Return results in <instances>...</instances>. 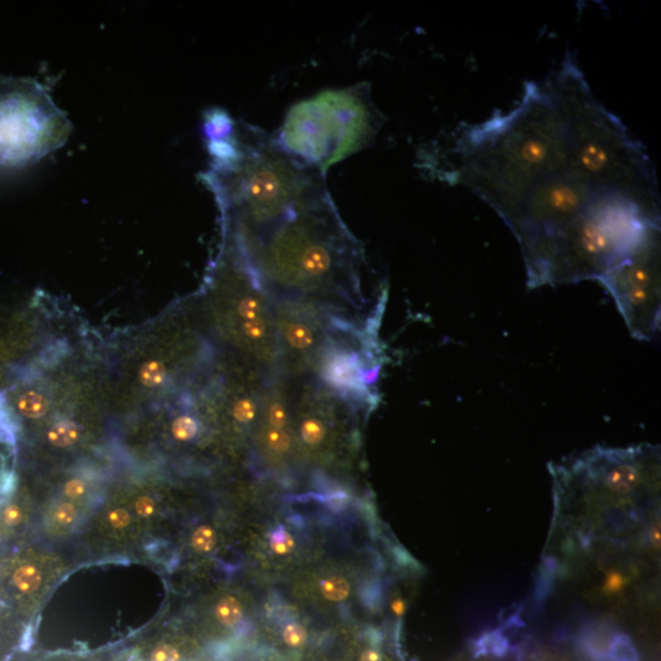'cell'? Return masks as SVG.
<instances>
[{
  "mask_svg": "<svg viewBox=\"0 0 661 661\" xmlns=\"http://www.w3.org/2000/svg\"><path fill=\"white\" fill-rule=\"evenodd\" d=\"M455 143V179L513 233L531 288L545 286L555 260L585 226L660 215L645 150L598 102L570 57L527 84L517 107L462 130Z\"/></svg>",
  "mask_w": 661,
  "mask_h": 661,
  "instance_id": "obj_1",
  "label": "cell"
},
{
  "mask_svg": "<svg viewBox=\"0 0 661 661\" xmlns=\"http://www.w3.org/2000/svg\"><path fill=\"white\" fill-rule=\"evenodd\" d=\"M239 257L272 299L321 305L362 318V250L342 222L325 174L268 148L234 179Z\"/></svg>",
  "mask_w": 661,
  "mask_h": 661,
  "instance_id": "obj_2",
  "label": "cell"
},
{
  "mask_svg": "<svg viewBox=\"0 0 661 661\" xmlns=\"http://www.w3.org/2000/svg\"><path fill=\"white\" fill-rule=\"evenodd\" d=\"M380 126L369 86L357 85L327 89L295 103L274 140L296 161L325 174L372 143Z\"/></svg>",
  "mask_w": 661,
  "mask_h": 661,
  "instance_id": "obj_3",
  "label": "cell"
},
{
  "mask_svg": "<svg viewBox=\"0 0 661 661\" xmlns=\"http://www.w3.org/2000/svg\"><path fill=\"white\" fill-rule=\"evenodd\" d=\"M211 313L238 357L266 372L279 367V347L271 295L239 257L212 289Z\"/></svg>",
  "mask_w": 661,
  "mask_h": 661,
  "instance_id": "obj_4",
  "label": "cell"
},
{
  "mask_svg": "<svg viewBox=\"0 0 661 661\" xmlns=\"http://www.w3.org/2000/svg\"><path fill=\"white\" fill-rule=\"evenodd\" d=\"M72 126L36 81H0V162L38 161L67 143Z\"/></svg>",
  "mask_w": 661,
  "mask_h": 661,
  "instance_id": "obj_5",
  "label": "cell"
},
{
  "mask_svg": "<svg viewBox=\"0 0 661 661\" xmlns=\"http://www.w3.org/2000/svg\"><path fill=\"white\" fill-rule=\"evenodd\" d=\"M660 230H657L599 279L635 340H654L660 327Z\"/></svg>",
  "mask_w": 661,
  "mask_h": 661,
  "instance_id": "obj_6",
  "label": "cell"
},
{
  "mask_svg": "<svg viewBox=\"0 0 661 661\" xmlns=\"http://www.w3.org/2000/svg\"><path fill=\"white\" fill-rule=\"evenodd\" d=\"M216 618L221 625L226 627H234L242 621L244 616V608L239 599L227 595L219 600L215 609Z\"/></svg>",
  "mask_w": 661,
  "mask_h": 661,
  "instance_id": "obj_7",
  "label": "cell"
},
{
  "mask_svg": "<svg viewBox=\"0 0 661 661\" xmlns=\"http://www.w3.org/2000/svg\"><path fill=\"white\" fill-rule=\"evenodd\" d=\"M13 584L25 594L35 593L42 584V573L35 565H23L13 573Z\"/></svg>",
  "mask_w": 661,
  "mask_h": 661,
  "instance_id": "obj_8",
  "label": "cell"
},
{
  "mask_svg": "<svg viewBox=\"0 0 661 661\" xmlns=\"http://www.w3.org/2000/svg\"><path fill=\"white\" fill-rule=\"evenodd\" d=\"M320 591L330 601H343L350 595V584L343 577H326L320 582Z\"/></svg>",
  "mask_w": 661,
  "mask_h": 661,
  "instance_id": "obj_9",
  "label": "cell"
},
{
  "mask_svg": "<svg viewBox=\"0 0 661 661\" xmlns=\"http://www.w3.org/2000/svg\"><path fill=\"white\" fill-rule=\"evenodd\" d=\"M216 543H217V535H216L215 529L210 526H201L197 528L195 532L192 533L191 544L192 549L200 554L210 552L215 549Z\"/></svg>",
  "mask_w": 661,
  "mask_h": 661,
  "instance_id": "obj_10",
  "label": "cell"
},
{
  "mask_svg": "<svg viewBox=\"0 0 661 661\" xmlns=\"http://www.w3.org/2000/svg\"><path fill=\"white\" fill-rule=\"evenodd\" d=\"M77 438H79V430L75 425L70 424V423L55 425L48 433V440L50 443L59 447L69 446L75 443Z\"/></svg>",
  "mask_w": 661,
  "mask_h": 661,
  "instance_id": "obj_11",
  "label": "cell"
},
{
  "mask_svg": "<svg viewBox=\"0 0 661 661\" xmlns=\"http://www.w3.org/2000/svg\"><path fill=\"white\" fill-rule=\"evenodd\" d=\"M294 548V538L284 528L278 527L272 531L270 535V549L272 550L273 554L286 556L291 554Z\"/></svg>",
  "mask_w": 661,
  "mask_h": 661,
  "instance_id": "obj_12",
  "label": "cell"
},
{
  "mask_svg": "<svg viewBox=\"0 0 661 661\" xmlns=\"http://www.w3.org/2000/svg\"><path fill=\"white\" fill-rule=\"evenodd\" d=\"M199 431L196 420L191 416H179L172 424V435L180 443H188L196 436Z\"/></svg>",
  "mask_w": 661,
  "mask_h": 661,
  "instance_id": "obj_13",
  "label": "cell"
},
{
  "mask_svg": "<svg viewBox=\"0 0 661 661\" xmlns=\"http://www.w3.org/2000/svg\"><path fill=\"white\" fill-rule=\"evenodd\" d=\"M284 643L291 648H301L308 640V632L300 623H289L282 633Z\"/></svg>",
  "mask_w": 661,
  "mask_h": 661,
  "instance_id": "obj_14",
  "label": "cell"
},
{
  "mask_svg": "<svg viewBox=\"0 0 661 661\" xmlns=\"http://www.w3.org/2000/svg\"><path fill=\"white\" fill-rule=\"evenodd\" d=\"M77 516V509L72 502H63L57 506L53 511V521L60 527H69L74 523Z\"/></svg>",
  "mask_w": 661,
  "mask_h": 661,
  "instance_id": "obj_15",
  "label": "cell"
},
{
  "mask_svg": "<svg viewBox=\"0 0 661 661\" xmlns=\"http://www.w3.org/2000/svg\"><path fill=\"white\" fill-rule=\"evenodd\" d=\"M151 661H180V652L170 644H162L153 650Z\"/></svg>",
  "mask_w": 661,
  "mask_h": 661,
  "instance_id": "obj_16",
  "label": "cell"
},
{
  "mask_svg": "<svg viewBox=\"0 0 661 661\" xmlns=\"http://www.w3.org/2000/svg\"><path fill=\"white\" fill-rule=\"evenodd\" d=\"M135 512L143 518H151L156 512V502L150 496H140L134 504Z\"/></svg>",
  "mask_w": 661,
  "mask_h": 661,
  "instance_id": "obj_17",
  "label": "cell"
},
{
  "mask_svg": "<svg viewBox=\"0 0 661 661\" xmlns=\"http://www.w3.org/2000/svg\"><path fill=\"white\" fill-rule=\"evenodd\" d=\"M108 522L114 529H126L131 523V516L126 509H114L108 514Z\"/></svg>",
  "mask_w": 661,
  "mask_h": 661,
  "instance_id": "obj_18",
  "label": "cell"
},
{
  "mask_svg": "<svg viewBox=\"0 0 661 661\" xmlns=\"http://www.w3.org/2000/svg\"><path fill=\"white\" fill-rule=\"evenodd\" d=\"M3 519H4V523L6 526L9 527H16L18 524H21L25 519V511H23V507H20L18 505H10L4 509V513H3Z\"/></svg>",
  "mask_w": 661,
  "mask_h": 661,
  "instance_id": "obj_19",
  "label": "cell"
},
{
  "mask_svg": "<svg viewBox=\"0 0 661 661\" xmlns=\"http://www.w3.org/2000/svg\"><path fill=\"white\" fill-rule=\"evenodd\" d=\"M85 483L79 479H72L70 482H67L64 487V494L70 500H80L81 497L85 495Z\"/></svg>",
  "mask_w": 661,
  "mask_h": 661,
  "instance_id": "obj_20",
  "label": "cell"
},
{
  "mask_svg": "<svg viewBox=\"0 0 661 661\" xmlns=\"http://www.w3.org/2000/svg\"><path fill=\"white\" fill-rule=\"evenodd\" d=\"M391 609H392V612L396 616L402 617L404 615V611H406V603L403 601L402 599L397 598L392 601Z\"/></svg>",
  "mask_w": 661,
  "mask_h": 661,
  "instance_id": "obj_21",
  "label": "cell"
},
{
  "mask_svg": "<svg viewBox=\"0 0 661 661\" xmlns=\"http://www.w3.org/2000/svg\"><path fill=\"white\" fill-rule=\"evenodd\" d=\"M359 661H382V657H381L380 652L369 649V650L362 652Z\"/></svg>",
  "mask_w": 661,
  "mask_h": 661,
  "instance_id": "obj_22",
  "label": "cell"
}]
</instances>
